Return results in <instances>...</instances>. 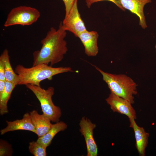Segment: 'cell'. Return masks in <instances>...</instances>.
Masks as SVG:
<instances>
[{"mask_svg":"<svg viewBox=\"0 0 156 156\" xmlns=\"http://www.w3.org/2000/svg\"><path fill=\"white\" fill-rule=\"evenodd\" d=\"M66 34L62 22L57 29L51 27L41 40L40 50L33 53V66L44 64H50L52 66L61 61L68 51L67 43L65 39Z\"/></svg>","mask_w":156,"mask_h":156,"instance_id":"6da1fadb","label":"cell"},{"mask_svg":"<svg viewBox=\"0 0 156 156\" xmlns=\"http://www.w3.org/2000/svg\"><path fill=\"white\" fill-rule=\"evenodd\" d=\"M14 71L18 77V85L40 86V82L45 79L51 80L55 75L74 71L69 67H53L42 64L29 68L18 64L15 67Z\"/></svg>","mask_w":156,"mask_h":156,"instance_id":"7a4b0ae2","label":"cell"},{"mask_svg":"<svg viewBox=\"0 0 156 156\" xmlns=\"http://www.w3.org/2000/svg\"><path fill=\"white\" fill-rule=\"evenodd\" d=\"M94 67L102 75L103 80L107 84L110 92L128 100L132 104L134 103V95L137 93V85L131 78L125 74L105 72L97 67Z\"/></svg>","mask_w":156,"mask_h":156,"instance_id":"3957f363","label":"cell"},{"mask_svg":"<svg viewBox=\"0 0 156 156\" xmlns=\"http://www.w3.org/2000/svg\"><path fill=\"white\" fill-rule=\"evenodd\" d=\"M26 86L34 93L40 102L42 114L52 122H59L62 112L60 107L55 105L52 101V97L54 93V88L49 87L45 90L40 86L31 84Z\"/></svg>","mask_w":156,"mask_h":156,"instance_id":"277c9868","label":"cell"},{"mask_svg":"<svg viewBox=\"0 0 156 156\" xmlns=\"http://www.w3.org/2000/svg\"><path fill=\"white\" fill-rule=\"evenodd\" d=\"M40 16V12L35 8L19 6L11 10L4 26L7 27L16 25H29L36 22Z\"/></svg>","mask_w":156,"mask_h":156,"instance_id":"5b68a950","label":"cell"},{"mask_svg":"<svg viewBox=\"0 0 156 156\" xmlns=\"http://www.w3.org/2000/svg\"><path fill=\"white\" fill-rule=\"evenodd\" d=\"M77 2V0H75L69 13L62 22L64 29L72 32L77 37L81 33L87 30L79 13Z\"/></svg>","mask_w":156,"mask_h":156,"instance_id":"8992f818","label":"cell"},{"mask_svg":"<svg viewBox=\"0 0 156 156\" xmlns=\"http://www.w3.org/2000/svg\"><path fill=\"white\" fill-rule=\"evenodd\" d=\"M80 131L83 136L87 149V156H97L98 148L93 137V130L96 127V125L91 120L82 117L79 123Z\"/></svg>","mask_w":156,"mask_h":156,"instance_id":"52a82bcc","label":"cell"},{"mask_svg":"<svg viewBox=\"0 0 156 156\" xmlns=\"http://www.w3.org/2000/svg\"><path fill=\"white\" fill-rule=\"evenodd\" d=\"M105 100L113 112L125 115L129 119H136L135 110L132 106V104L128 100L116 95L111 92Z\"/></svg>","mask_w":156,"mask_h":156,"instance_id":"ba28073f","label":"cell"},{"mask_svg":"<svg viewBox=\"0 0 156 156\" xmlns=\"http://www.w3.org/2000/svg\"><path fill=\"white\" fill-rule=\"evenodd\" d=\"M120 4L125 10H127L136 15L139 18V25L145 29L147 27L144 12V6L151 2V0H119Z\"/></svg>","mask_w":156,"mask_h":156,"instance_id":"9c48e42d","label":"cell"},{"mask_svg":"<svg viewBox=\"0 0 156 156\" xmlns=\"http://www.w3.org/2000/svg\"><path fill=\"white\" fill-rule=\"evenodd\" d=\"M99 35L95 31H86L79 34L77 37L83 44L86 54L88 56H95L98 54L99 48L97 40Z\"/></svg>","mask_w":156,"mask_h":156,"instance_id":"30bf717a","label":"cell"},{"mask_svg":"<svg viewBox=\"0 0 156 156\" xmlns=\"http://www.w3.org/2000/svg\"><path fill=\"white\" fill-rule=\"evenodd\" d=\"M7 125L0 131L1 134L3 135L9 131L18 130H25L32 131L36 134L34 126L32 122L30 114L25 113L22 119L12 121H6Z\"/></svg>","mask_w":156,"mask_h":156,"instance_id":"8fae6325","label":"cell"},{"mask_svg":"<svg viewBox=\"0 0 156 156\" xmlns=\"http://www.w3.org/2000/svg\"><path fill=\"white\" fill-rule=\"evenodd\" d=\"M129 127L133 130L136 140L135 146L139 155H145V149L148 144L149 133L146 132L143 127L138 125L135 119L129 118Z\"/></svg>","mask_w":156,"mask_h":156,"instance_id":"7c38bea8","label":"cell"},{"mask_svg":"<svg viewBox=\"0 0 156 156\" xmlns=\"http://www.w3.org/2000/svg\"><path fill=\"white\" fill-rule=\"evenodd\" d=\"M31 117L34 126L36 134L40 137L45 134L53 125L51 120L43 114H39L37 111L33 110L30 113Z\"/></svg>","mask_w":156,"mask_h":156,"instance_id":"4fadbf2b","label":"cell"},{"mask_svg":"<svg viewBox=\"0 0 156 156\" xmlns=\"http://www.w3.org/2000/svg\"><path fill=\"white\" fill-rule=\"evenodd\" d=\"M67 127V125L64 122H56L53 125L50 129L45 134L39 137L36 141L47 148L51 144L55 135L59 132L64 130Z\"/></svg>","mask_w":156,"mask_h":156,"instance_id":"5bb4252c","label":"cell"},{"mask_svg":"<svg viewBox=\"0 0 156 156\" xmlns=\"http://www.w3.org/2000/svg\"><path fill=\"white\" fill-rule=\"evenodd\" d=\"M0 60L3 62L5 68L6 81L18 85V77L14 71L11 65L8 51L5 49L0 56Z\"/></svg>","mask_w":156,"mask_h":156,"instance_id":"9a60e30c","label":"cell"},{"mask_svg":"<svg viewBox=\"0 0 156 156\" xmlns=\"http://www.w3.org/2000/svg\"><path fill=\"white\" fill-rule=\"evenodd\" d=\"M17 85L12 82L5 81L4 91L0 96V114L1 115L8 112L7 103L12 92Z\"/></svg>","mask_w":156,"mask_h":156,"instance_id":"2e32d148","label":"cell"},{"mask_svg":"<svg viewBox=\"0 0 156 156\" xmlns=\"http://www.w3.org/2000/svg\"><path fill=\"white\" fill-rule=\"evenodd\" d=\"M29 150L34 156H46V148L37 142L32 141L29 143Z\"/></svg>","mask_w":156,"mask_h":156,"instance_id":"e0dca14e","label":"cell"},{"mask_svg":"<svg viewBox=\"0 0 156 156\" xmlns=\"http://www.w3.org/2000/svg\"><path fill=\"white\" fill-rule=\"evenodd\" d=\"M11 146L7 142L1 139L0 156H10L12 155Z\"/></svg>","mask_w":156,"mask_h":156,"instance_id":"ac0fdd59","label":"cell"},{"mask_svg":"<svg viewBox=\"0 0 156 156\" xmlns=\"http://www.w3.org/2000/svg\"><path fill=\"white\" fill-rule=\"evenodd\" d=\"M104 1H108L113 3L122 11H125L126 10L122 6L119 0H85L86 5L88 8H90L91 5L95 3Z\"/></svg>","mask_w":156,"mask_h":156,"instance_id":"d6986e66","label":"cell"},{"mask_svg":"<svg viewBox=\"0 0 156 156\" xmlns=\"http://www.w3.org/2000/svg\"><path fill=\"white\" fill-rule=\"evenodd\" d=\"M63 2L65 7V15L66 16L69 13L75 0H62Z\"/></svg>","mask_w":156,"mask_h":156,"instance_id":"ffe728a7","label":"cell"},{"mask_svg":"<svg viewBox=\"0 0 156 156\" xmlns=\"http://www.w3.org/2000/svg\"><path fill=\"white\" fill-rule=\"evenodd\" d=\"M0 80L6 81L5 70L4 64L0 60Z\"/></svg>","mask_w":156,"mask_h":156,"instance_id":"44dd1931","label":"cell"},{"mask_svg":"<svg viewBox=\"0 0 156 156\" xmlns=\"http://www.w3.org/2000/svg\"><path fill=\"white\" fill-rule=\"evenodd\" d=\"M5 87V81L0 80V96L2 94Z\"/></svg>","mask_w":156,"mask_h":156,"instance_id":"7402d4cb","label":"cell"},{"mask_svg":"<svg viewBox=\"0 0 156 156\" xmlns=\"http://www.w3.org/2000/svg\"><path fill=\"white\" fill-rule=\"evenodd\" d=\"M155 51L156 52V44H155Z\"/></svg>","mask_w":156,"mask_h":156,"instance_id":"603a6c76","label":"cell"}]
</instances>
